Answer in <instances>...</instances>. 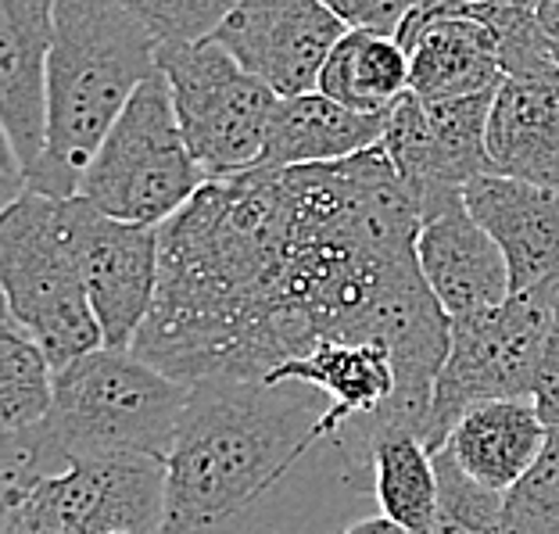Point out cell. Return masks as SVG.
<instances>
[{
  "label": "cell",
  "instance_id": "cell-4",
  "mask_svg": "<svg viewBox=\"0 0 559 534\" xmlns=\"http://www.w3.org/2000/svg\"><path fill=\"white\" fill-rule=\"evenodd\" d=\"M190 391L136 352L97 348L55 373L50 438L69 460H169Z\"/></svg>",
  "mask_w": 559,
  "mask_h": 534
},
{
  "label": "cell",
  "instance_id": "cell-3",
  "mask_svg": "<svg viewBox=\"0 0 559 534\" xmlns=\"http://www.w3.org/2000/svg\"><path fill=\"white\" fill-rule=\"evenodd\" d=\"M158 40L116 0H58L47 66V151L29 190L75 198L86 165L151 75Z\"/></svg>",
  "mask_w": 559,
  "mask_h": 534
},
{
  "label": "cell",
  "instance_id": "cell-13",
  "mask_svg": "<svg viewBox=\"0 0 559 534\" xmlns=\"http://www.w3.org/2000/svg\"><path fill=\"white\" fill-rule=\"evenodd\" d=\"M399 40L409 55V91L419 100L491 94L506 75L491 25L469 8L419 4L399 29Z\"/></svg>",
  "mask_w": 559,
  "mask_h": 534
},
{
  "label": "cell",
  "instance_id": "cell-6",
  "mask_svg": "<svg viewBox=\"0 0 559 534\" xmlns=\"http://www.w3.org/2000/svg\"><path fill=\"white\" fill-rule=\"evenodd\" d=\"M205 183L209 176L190 155L176 119L169 80L158 72L122 108L94 162L86 165L75 198L108 219L162 230Z\"/></svg>",
  "mask_w": 559,
  "mask_h": 534
},
{
  "label": "cell",
  "instance_id": "cell-20",
  "mask_svg": "<svg viewBox=\"0 0 559 534\" xmlns=\"http://www.w3.org/2000/svg\"><path fill=\"white\" fill-rule=\"evenodd\" d=\"M316 91L362 116H384L409 94V55L399 36L348 29L326 58Z\"/></svg>",
  "mask_w": 559,
  "mask_h": 534
},
{
  "label": "cell",
  "instance_id": "cell-31",
  "mask_svg": "<svg viewBox=\"0 0 559 534\" xmlns=\"http://www.w3.org/2000/svg\"><path fill=\"white\" fill-rule=\"evenodd\" d=\"M491 4H499V8H513V11H531V15H538L545 0H491Z\"/></svg>",
  "mask_w": 559,
  "mask_h": 534
},
{
  "label": "cell",
  "instance_id": "cell-23",
  "mask_svg": "<svg viewBox=\"0 0 559 534\" xmlns=\"http://www.w3.org/2000/svg\"><path fill=\"white\" fill-rule=\"evenodd\" d=\"M491 94L455 97V100H424L430 133H435L441 169L449 183L463 187L477 176L495 173L488 158V119H491Z\"/></svg>",
  "mask_w": 559,
  "mask_h": 534
},
{
  "label": "cell",
  "instance_id": "cell-32",
  "mask_svg": "<svg viewBox=\"0 0 559 534\" xmlns=\"http://www.w3.org/2000/svg\"><path fill=\"white\" fill-rule=\"evenodd\" d=\"M424 4H430V8H474V4H480V0H424Z\"/></svg>",
  "mask_w": 559,
  "mask_h": 534
},
{
  "label": "cell",
  "instance_id": "cell-12",
  "mask_svg": "<svg viewBox=\"0 0 559 534\" xmlns=\"http://www.w3.org/2000/svg\"><path fill=\"white\" fill-rule=\"evenodd\" d=\"M416 262L449 320L495 309L513 295L506 256L485 226L469 215L463 194L424 209L416 234Z\"/></svg>",
  "mask_w": 559,
  "mask_h": 534
},
{
  "label": "cell",
  "instance_id": "cell-5",
  "mask_svg": "<svg viewBox=\"0 0 559 534\" xmlns=\"http://www.w3.org/2000/svg\"><path fill=\"white\" fill-rule=\"evenodd\" d=\"M0 287L8 316L36 345L50 366L105 348V334L86 298L80 262L69 234V198L25 190L0 219Z\"/></svg>",
  "mask_w": 559,
  "mask_h": 534
},
{
  "label": "cell",
  "instance_id": "cell-30",
  "mask_svg": "<svg viewBox=\"0 0 559 534\" xmlns=\"http://www.w3.org/2000/svg\"><path fill=\"white\" fill-rule=\"evenodd\" d=\"M538 19H542L545 36H549L552 55H556V61H559V0H545L542 11H538Z\"/></svg>",
  "mask_w": 559,
  "mask_h": 534
},
{
  "label": "cell",
  "instance_id": "cell-29",
  "mask_svg": "<svg viewBox=\"0 0 559 534\" xmlns=\"http://www.w3.org/2000/svg\"><path fill=\"white\" fill-rule=\"evenodd\" d=\"M345 534H416V531H409V527H402V524H395L391 517H366V520H359V524H352Z\"/></svg>",
  "mask_w": 559,
  "mask_h": 534
},
{
  "label": "cell",
  "instance_id": "cell-27",
  "mask_svg": "<svg viewBox=\"0 0 559 534\" xmlns=\"http://www.w3.org/2000/svg\"><path fill=\"white\" fill-rule=\"evenodd\" d=\"M348 29H373L399 36L405 19L424 4V0H323Z\"/></svg>",
  "mask_w": 559,
  "mask_h": 534
},
{
  "label": "cell",
  "instance_id": "cell-25",
  "mask_svg": "<svg viewBox=\"0 0 559 534\" xmlns=\"http://www.w3.org/2000/svg\"><path fill=\"white\" fill-rule=\"evenodd\" d=\"M506 534H559V427L527 477L506 491Z\"/></svg>",
  "mask_w": 559,
  "mask_h": 534
},
{
  "label": "cell",
  "instance_id": "cell-9",
  "mask_svg": "<svg viewBox=\"0 0 559 534\" xmlns=\"http://www.w3.org/2000/svg\"><path fill=\"white\" fill-rule=\"evenodd\" d=\"M165 477V460L147 455L72 460L22 502L4 506V527L29 534H162Z\"/></svg>",
  "mask_w": 559,
  "mask_h": 534
},
{
  "label": "cell",
  "instance_id": "cell-10",
  "mask_svg": "<svg viewBox=\"0 0 559 534\" xmlns=\"http://www.w3.org/2000/svg\"><path fill=\"white\" fill-rule=\"evenodd\" d=\"M69 234L105 348L133 352L158 295L162 234L108 219L83 198H69Z\"/></svg>",
  "mask_w": 559,
  "mask_h": 534
},
{
  "label": "cell",
  "instance_id": "cell-17",
  "mask_svg": "<svg viewBox=\"0 0 559 534\" xmlns=\"http://www.w3.org/2000/svg\"><path fill=\"white\" fill-rule=\"evenodd\" d=\"M295 380L326 399L323 441H337L341 430L370 424L388 410L399 391L395 348L384 337H323L301 359L280 366L270 384Z\"/></svg>",
  "mask_w": 559,
  "mask_h": 534
},
{
  "label": "cell",
  "instance_id": "cell-26",
  "mask_svg": "<svg viewBox=\"0 0 559 534\" xmlns=\"http://www.w3.org/2000/svg\"><path fill=\"white\" fill-rule=\"evenodd\" d=\"M144 29L165 44L212 40L237 0H116Z\"/></svg>",
  "mask_w": 559,
  "mask_h": 534
},
{
  "label": "cell",
  "instance_id": "cell-11",
  "mask_svg": "<svg viewBox=\"0 0 559 534\" xmlns=\"http://www.w3.org/2000/svg\"><path fill=\"white\" fill-rule=\"evenodd\" d=\"M345 33L323 0H237L212 40L276 97H295L316 91Z\"/></svg>",
  "mask_w": 559,
  "mask_h": 534
},
{
  "label": "cell",
  "instance_id": "cell-22",
  "mask_svg": "<svg viewBox=\"0 0 559 534\" xmlns=\"http://www.w3.org/2000/svg\"><path fill=\"white\" fill-rule=\"evenodd\" d=\"M55 402V366L44 348L4 312L0 323V427L15 435L40 424Z\"/></svg>",
  "mask_w": 559,
  "mask_h": 534
},
{
  "label": "cell",
  "instance_id": "cell-15",
  "mask_svg": "<svg viewBox=\"0 0 559 534\" xmlns=\"http://www.w3.org/2000/svg\"><path fill=\"white\" fill-rule=\"evenodd\" d=\"M491 169L559 194V61L502 75L488 119Z\"/></svg>",
  "mask_w": 559,
  "mask_h": 534
},
{
  "label": "cell",
  "instance_id": "cell-8",
  "mask_svg": "<svg viewBox=\"0 0 559 534\" xmlns=\"http://www.w3.org/2000/svg\"><path fill=\"white\" fill-rule=\"evenodd\" d=\"M176 119L209 180H230L262 165L276 94L215 40L158 47Z\"/></svg>",
  "mask_w": 559,
  "mask_h": 534
},
{
  "label": "cell",
  "instance_id": "cell-28",
  "mask_svg": "<svg viewBox=\"0 0 559 534\" xmlns=\"http://www.w3.org/2000/svg\"><path fill=\"white\" fill-rule=\"evenodd\" d=\"M531 399H535L545 424L559 427V305H556L549 337H545L538 377H535V391H531Z\"/></svg>",
  "mask_w": 559,
  "mask_h": 534
},
{
  "label": "cell",
  "instance_id": "cell-24",
  "mask_svg": "<svg viewBox=\"0 0 559 534\" xmlns=\"http://www.w3.org/2000/svg\"><path fill=\"white\" fill-rule=\"evenodd\" d=\"M438 463V517L427 534H506V495L466 477L449 452Z\"/></svg>",
  "mask_w": 559,
  "mask_h": 534
},
{
  "label": "cell",
  "instance_id": "cell-33",
  "mask_svg": "<svg viewBox=\"0 0 559 534\" xmlns=\"http://www.w3.org/2000/svg\"><path fill=\"white\" fill-rule=\"evenodd\" d=\"M0 534H29V531H22V527H0Z\"/></svg>",
  "mask_w": 559,
  "mask_h": 534
},
{
  "label": "cell",
  "instance_id": "cell-14",
  "mask_svg": "<svg viewBox=\"0 0 559 534\" xmlns=\"http://www.w3.org/2000/svg\"><path fill=\"white\" fill-rule=\"evenodd\" d=\"M58 0H0V126L36 173L47 151V66Z\"/></svg>",
  "mask_w": 559,
  "mask_h": 534
},
{
  "label": "cell",
  "instance_id": "cell-19",
  "mask_svg": "<svg viewBox=\"0 0 559 534\" xmlns=\"http://www.w3.org/2000/svg\"><path fill=\"white\" fill-rule=\"evenodd\" d=\"M384 137V116H362L320 91L280 97L265 133V169H301L362 155Z\"/></svg>",
  "mask_w": 559,
  "mask_h": 534
},
{
  "label": "cell",
  "instance_id": "cell-1",
  "mask_svg": "<svg viewBox=\"0 0 559 534\" xmlns=\"http://www.w3.org/2000/svg\"><path fill=\"white\" fill-rule=\"evenodd\" d=\"M158 234V295L133 352L187 391L223 377L270 380L284 366L273 276L295 234L284 169L209 180Z\"/></svg>",
  "mask_w": 559,
  "mask_h": 534
},
{
  "label": "cell",
  "instance_id": "cell-21",
  "mask_svg": "<svg viewBox=\"0 0 559 534\" xmlns=\"http://www.w3.org/2000/svg\"><path fill=\"white\" fill-rule=\"evenodd\" d=\"M359 491H370L380 513L416 534H427L438 517V463L424 438H384L366 463Z\"/></svg>",
  "mask_w": 559,
  "mask_h": 534
},
{
  "label": "cell",
  "instance_id": "cell-2",
  "mask_svg": "<svg viewBox=\"0 0 559 534\" xmlns=\"http://www.w3.org/2000/svg\"><path fill=\"white\" fill-rule=\"evenodd\" d=\"M326 399L284 380H205L190 388L169 452L162 534H215L245 513L316 441Z\"/></svg>",
  "mask_w": 559,
  "mask_h": 534
},
{
  "label": "cell",
  "instance_id": "cell-16",
  "mask_svg": "<svg viewBox=\"0 0 559 534\" xmlns=\"http://www.w3.org/2000/svg\"><path fill=\"white\" fill-rule=\"evenodd\" d=\"M469 215L485 226L510 265L513 295L559 284V194L502 173L463 190Z\"/></svg>",
  "mask_w": 559,
  "mask_h": 534
},
{
  "label": "cell",
  "instance_id": "cell-7",
  "mask_svg": "<svg viewBox=\"0 0 559 534\" xmlns=\"http://www.w3.org/2000/svg\"><path fill=\"white\" fill-rule=\"evenodd\" d=\"M559 305V284L510 295L495 309L452 320L449 355L438 373L427 449L441 452L455 424L480 402L531 399L545 337Z\"/></svg>",
  "mask_w": 559,
  "mask_h": 534
},
{
  "label": "cell",
  "instance_id": "cell-18",
  "mask_svg": "<svg viewBox=\"0 0 559 534\" xmlns=\"http://www.w3.org/2000/svg\"><path fill=\"white\" fill-rule=\"evenodd\" d=\"M549 430L535 399L480 402L455 424L444 452L477 485L506 495L538 463Z\"/></svg>",
  "mask_w": 559,
  "mask_h": 534
}]
</instances>
